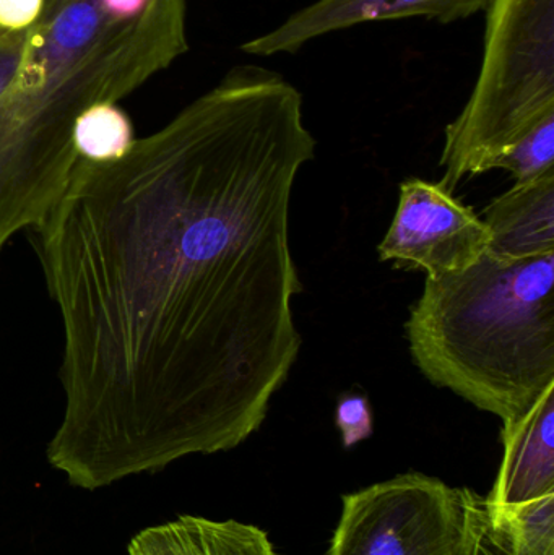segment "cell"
Listing matches in <instances>:
<instances>
[{"label": "cell", "instance_id": "cell-1", "mask_svg": "<svg viewBox=\"0 0 554 555\" xmlns=\"http://www.w3.org/2000/svg\"><path fill=\"white\" fill-rule=\"evenodd\" d=\"M302 94L236 65L109 162L78 158L33 230L61 313L48 462L83 491L228 452L301 351L289 205L315 155Z\"/></svg>", "mask_w": 554, "mask_h": 555}, {"label": "cell", "instance_id": "cell-2", "mask_svg": "<svg viewBox=\"0 0 554 555\" xmlns=\"http://www.w3.org/2000/svg\"><path fill=\"white\" fill-rule=\"evenodd\" d=\"M188 51V0H44L0 100V250L64 192L80 114L119 103Z\"/></svg>", "mask_w": 554, "mask_h": 555}, {"label": "cell", "instance_id": "cell-3", "mask_svg": "<svg viewBox=\"0 0 554 555\" xmlns=\"http://www.w3.org/2000/svg\"><path fill=\"white\" fill-rule=\"evenodd\" d=\"M405 333L435 387L516 423L554 385V254L426 278Z\"/></svg>", "mask_w": 554, "mask_h": 555}, {"label": "cell", "instance_id": "cell-4", "mask_svg": "<svg viewBox=\"0 0 554 555\" xmlns=\"http://www.w3.org/2000/svg\"><path fill=\"white\" fill-rule=\"evenodd\" d=\"M485 12L477 83L446 127L439 165L451 192L554 114V0H491Z\"/></svg>", "mask_w": 554, "mask_h": 555}, {"label": "cell", "instance_id": "cell-5", "mask_svg": "<svg viewBox=\"0 0 554 555\" xmlns=\"http://www.w3.org/2000/svg\"><path fill=\"white\" fill-rule=\"evenodd\" d=\"M485 498L407 473L342 498L327 555H478Z\"/></svg>", "mask_w": 554, "mask_h": 555}, {"label": "cell", "instance_id": "cell-6", "mask_svg": "<svg viewBox=\"0 0 554 555\" xmlns=\"http://www.w3.org/2000/svg\"><path fill=\"white\" fill-rule=\"evenodd\" d=\"M452 194L441 182L403 181L396 217L377 246L379 259L426 278L455 275L475 266L490 246V231Z\"/></svg>", "mask_w": 554, "mask_h": 555}, {"label": "cell", "instance_id": "cell-7", "mask_svg": "<svg viewBox=\"0 0 554 555\" xmlns=\"http://www.w3.org/2000/svg\"><path fill=\"white\" fill-rule=\"evenodd\" d=\"M491 0H318L292 13L269 33L244 42L243 52L257 57L296 54L308 42L371 22L426 18L454 23L485 12Z\"/></svg>", "mask_w": 554, "mask_h": 555}, {"label": "cell", "instance_id": "cell-8", "mask_svg": "<svg viewBox=\"0 0 554 555\" xmlns=\"http://www.w3.org/2000/svg\"><path fill=\"white\" fill-rule=\"evenodd\" d=\"M501 440L503 462L487 507L503 511L554 494V385L526 416L503 424Z\"/></svg>", "mask_w": 554, "mask_h": 555}, {"label": "cell", "instance_id": "cell-9", "mask_svg": "<svg viewBox=\"0 0 554 555\" xmlns=\"http://www.w3.org/2000/svg\"><path fill=\"white\" fill-rule=\"evenodd\" d=\"M484 221L490 231L487 253L497 259L553 256L554 169L494 198Z\"/></svg>", "mask_w": 554, "mask_h": 555}, {"label": "cell", "instance_id": "cell-10", "mask_svg": "<svg viewBox=\"0 0 554 555\" xmlns=\"http://www.w3.org/2000/svg\"><path fill=\"white\" fill-rule=\"evenodd\" d=\"M129 555H276L269 534L237 520L176 518L132 538Z\"/></svg>", "mask_w": 554, "mask_h": 555}, {"label": "cell", "instance_id": "cell-11", "mask_svg": "<svg viewBox=\"0 0 554 555\" xmlns=\"http://www.w3.org/2000/svg\"><path fill=\"white\" fill-rule=\"evenodd\" d=\"M487 511L507 555H554V494L503 511Z\"/></svg>", "mask_w": 554, "mask_h": 555}, {"label": "cell", "instance_id": "cell-12", "mask_svg": "<svg viewBox=\"0 0 554 555\" xmlns=\"http://www.w3.org/2000/svg\"><path fill=\"white\" fill-rule=\"evenodd\" d=\"M133 126L116 103H100L80 114L74 127L78 156L91 162H109L126 155L132 145Z\"/></svg>", "mask_w": 554, "mask_h": 555}, {"label": "cell", "instance_id": "cell-13", "mask_svg": "<svg viewBox=\"0 0 554 555\" xmlns=\"http://www.w3.org/2000/svg\"><path fill=\"white\" fill-rule=\"evenodd\" d=\"M491 169H506L516 184L533 181L554 169V114L494 159Z\"/></svg>", "mask_w": 554, "mask_h": 555}, {"label": "cell", "instance_id": "cell-14", "mask_svg": "<svg viewBox=\"0 0 554 555\" xmlns=\"http://www.w3.org/2000/svg\"><path fill=\"white\" fill-rule=\"evenodd\" d=\"M335 424L340 430L345 449L370 439L373 436L374 420L368 398L360 393L342 395L335 410Z\"/></svg>", "mask_w": 554, "mask_h": 555}, {"label": "cell", "instance_id": "cell-15", "mask_svg": "<svg viewBox=\"0 0 554 555\" xmlns=\"http://www.w3.org/2000/svg\"><path fill=\"white\" fill-rule=\"evenodd\" d=\"M44 10V0H0V35L28 31Z\"/></svg>", "mask_w": 554, "mask_h": 555}, {"label": "cell", "instance_id": "cell-16", "mask_svg": "<svg viewBox=\"0 0 554 555\" xmlns=\"http://www.w3.org/2000/svg\"><path fill=\"white\" fill-rule=\"evenodd\" d=\"M28 33L29 29L28 31L0 35V100L12 87L16 74H18L26 51Z\"/></svg>", "mask_w": 554, "mask_h": 555}, {"label": "cell", "instance_id": "cell-17", "mask_svg": "<svg viewBox=\"0 0 554 555\" xmlns=\"http://www.w3.org/2000/svg\"><path fill=\"white\" fill-rule=\"evenodd\" d=\"M478 555H507L506 547H504L503 538L500 537L497 530L487 521L484 538L478 547Z\"/></svg>", "mask_w": 554, "mask_h": 555}]
</instances>
